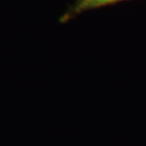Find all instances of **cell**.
Wrapping results in <instances>:
<instances>
[{"label":"cell","mask_w":146,"mask_h":146,"mask_svg":"<svg viewBox=\"0 0 146 146\" xmlns=\"http://www.w3.org/2000/svg\"><path fill=\"white\" fill-rule=\"evenodd\" d=\"M123 1H129V0H76L63 13V15L60 17V22L67 23L88 11L95 10V9L107 7V5H113L119 2H123Z\"/></svg>","instance_id":"1"}]
</instances>
